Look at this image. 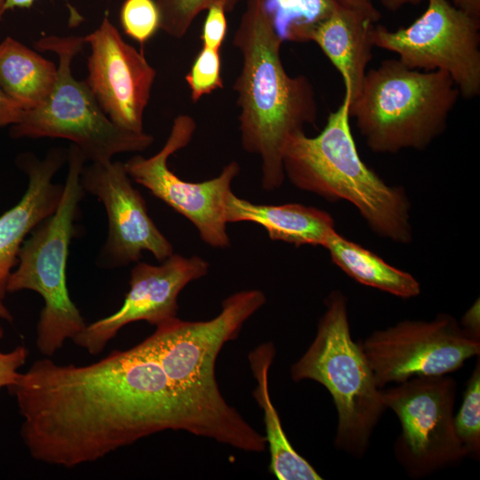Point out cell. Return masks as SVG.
Instances as JSON below:
<instances>
[{"instance_id":"cell-1","label":"cell","mask_w":480,"mask_h":480,"mask_svg":"<svg viewBox=\"0 0 480 480\" xmlns=\"http://www.w3.org/2000/svg\"><path fill=\"white\" fill-rule=\"evenodd\" d=\"M9 391L30 456L66 468L164 430L229 445L231 435L183 395L138 344L86 365L36 360Z\"/></svg>"},{"instance_id":"cell-2","label":"cell","mask_w":480,"mask_h":480,"mask_svg":"<svg viewBox=\"0 0 480 480\" xmlns=\"http://www.w3.org/2000/svg\"><path fill=\"white\" fill-rule=\"evenodd\" d=\"M232 44L242 56L234 83L242 148L260 160L261 186L278 189L285 180L283 154L289 140L315 124V90L305 76H290L281 59L284 43L261 0H246Z\"/></svg>"},{"instance_id":"cell-3","label":"cell","mask_w":480,"mask_h":480,"mask_svg":"<svg viewBox=\"0 0 480 480\" xmlns=\"http://www.w3.org/2000/svg\"><path fill=\"white\" fill-rule=\"evenodd\" d=\"M350 98L331 112L315 137L292 136L283 154L285 179L325 200L347 201L370 229L397 244L412 241L411 204L402 187L387 184L361 159L349 124Z\"/></svg>"},{"instance_id":"cell-4","label":"cell","mask_w":480,"mask_h":480,"mask_svg":"<svg viewBox=\"0 0 480 480\" xmlns=\"http://www.w3.org/2000/svg\"><path fill=\"white\" fill-rule=\"evenodd\" d=\"M460 96L444 71L412 69L386 60L366 72L349 116L375 153L421 150L443 133Z\"/></svg>"},{"instance_id":"cell-5","label":"cell","mask_w":480,"mask_h":480,"mask_svg":"<svg viewBox=\"0 0 480 480\" xmlns=\"http://www.w3.org/2000/svg\"><path fill=\"white\" fill-rule=\"evenodd\" d=\"M265 302L260 290L237 292L222 301L215 317L196 322L177 317L156 327L138 343L183 395L247 442H256L260 433L226 402L215 378V363L223 346L238 336L244 324Z\"/></svg>"},{"instance_id":"cell-6","label":"cell","mask_w":480,"mask_h":480,"mask_svg":"<svg viewBox=\"0 0 480 480\" xmlns=\"http://www.w3.org/2000/svg\"><path fill=\"white\" fill-rule=\"evenodd\" d=\"M324 304L315 339L290 375L296 382L316 381L329 391L338 414L335 447L360 459L387 409L365 355L352 339L348 298L334 290Z\"/></svg>"},{"instance_id":"cell-7","label":"cell","mask_w":480,"mask_h":480,"mask_svg":"<svg viewBox=\"0 0 480 480\" xmlns=\"http://www.w3.org/2000/svg\"><path fill=\"white\" fill-rule=\"evenodd\" d=\"M68 171L63 194L56 211L29 233L18 254V268L12 271L7 292L30 290L37 292L44 305L36 325V348L52 357L86 326L71 300L66 278L68 248L75 235L78 204L84 196L80 183L86 158L71 144L68 149Z\"/></svg>"},{"instance_id":"cell-8","label":"cell","mask_w":480,"mask_h":480,"mask_svg":"<svg viewBox=\"0 0 480 480\" xmlns=\"http://www.w3.org/2000/svg\"><path fill=\"white\" fill-rule=\"evenodd\" d=\"M84 44V37L74 36H47L36 42V49L58 56L56 82L42 104L23 110L20 120L12 125L10 136L66 139L86 161L97 164L108 163L119 153L144 151L154 137L116 124L103 112L86 81L73 76L71 62Z\"/></svg>"},{"instance_id":"cell-9","label":"cell","mask_w":480,"mask_h":480,"mask_svg":"<svg viewBox=\"0 0 480 480\" xmlns=\"http://www.w3.org/2000/svg\"><path fill=\"white\" fill-rule=\"evenodd\" d=\"M380 393L386 409L401 423L394 453L411 478L428 476L466 458L453 424L457 382L452 377H413Z\"/></svg>"},{"instance_id":"cell-10","label":"cell","mask_w":480,"mask_h":480,"mask_svg":"<svg viewBox=\"0 0 480 480\" xmlns=\"http://www.w3.org/2000/svg\"><path fill=\"white\" fill-rule=\"evenodd\" d=\"M373 41L410 68L447 73L463 98L480 94V21L450 0H428L425 12L406 28L375 25Z\"/></svg>"},{"instance_id":"cell-11","label":"cell","mask_w":480,"mask_h":480,"mask_svg":"<svg viewBox=\"0 0 480 480\" xmlns=\"http://www.w3.org/2000/svg\"><path fill=\"white\" fill-rule=\"evenodd\" d=\"M358 342L379 388L413 377L449 374L480 355V341L446 313L430 321L403 320Z\"/></svg>"},{"instance_id":"cell-12","label":"cell","mask_w":480,"mask_h":480,"mask_svg":"<svg viewBox=\"0 0 480 480\" xmlns=\"http://www.w3.org/2000/svg\"><path fill=\"white\" fill-rule=\"evenodd\" d=\"M196 128L192 116H176L164 145L156 154L150 157L133 156L124 163V167L131 179L188 219L204 243L214 248H228L230 238L226 203L232 181L240 172L237 162L231 161L218 176L202 182L181 180L168 166L169 157L188 145Z\"/></svg>"},{"instance_id":"cell-13","label":"cell","mask_w":480,"mask_h":480,"mask_svg":"<svg viewBox=\"0 0 480 480\" xmlns=\"http://www.w3.org/2000/svg\"><path fill=\"white\" fill-rule=\"evenodd\" d=\"M80 183L103 204L108 215V237L98 260L101 267L114 268L138 262L143 251L161 262L173 253L172 244L149 217L146 202L132 186L124 163L84 165Z\"/></svg>"},{"instance_id":"cell-14","label":"cell","mask_w":480,"mask_h":480,"mask_svg":"<svg viewBox=\"0 0 480 480\" xmlns=\"http://www.w3.org/2000/svg\"><path fill=\"white\" fill-rule=\"evenodd\" d=\"M84 41L91 48L85 81L103 112L124 129L144 132L156 69L142 52L123 39L107 15Z\"/></svg>"},{"instance_id":"cell-15","label":"cell","mask_w":480,"mask_h":480,"mask_svg":"<svg viewBox=\"0 0 480 480\" xmlns=\"http://www.w3.org/2000/svg\"><path fill=\"white\" fill-rule=\"evenodd\" d=\"M208 270L209 263L196 255L187 258L172 253L158 266L138 262L131 270L130 289L121 308L86 324L72 341L98 355L128 324L146 321L157 327L177 318L179 294Z\"/></svg>"},{"instance_id":"cell-16","label":"cell","mask_w":480,"mask_h":480,"mask_svg":"<svg viewBox=\"0 0 480 480\" xmlns=\"http://www.w3.org/2000/svg\"><path fill=\"white\" fill-rule=\"evenodd\" d=\"M67 158L68 149L60 148H52L43 159L28 152L17 158L28 185L21 199L0 216V300L7 293V282L25 237L59 205L64 185L53 183L52 179Z\"/></svg>"},{"instance_id":"cell-17","label":"cell","mask_w":480,"mask_h":480,"mask_svg":"<svg viewBox=\"0 0 480 480\" xmlns=\"http://www.w3.org/2000/svg\"><path fill=\"white\" fill-rule=\"evenodd\" d=\"M375 23L363 12L337 3L300 38L317 44L339 71L350 102L358 95L372 60Z\"/></svg>"},{"instance_id":"cell-18","label":"cell","mask_w":480,"mask_h":480,"mask_svg":"<svg viewBox=\"0 0 480 480\" xmlns=\"http://www.w3.org/2000/svg\"><path fill=\"white\" fill-rule=\"evenodd\" d=\"M226 220L249 221L263 227L269 238L297 247L324 246L335 229L333 218L326 211L300 204H259L237 197L232 191L226 203Z\"/></svg>"},{"instance_id":"cell-19","label":"cell","mask_w":480,"mask_h":480,"mask_svg":"<svg viewBox=\"0 0 480 480\" xmlns=\"http://www.w3.org/2000/svg\"><path fill=\"white\" fill-rule=\"evenodd\" d=\"M276 356L272 342L252 349L248 360L256 388L252 395L263 412L266 442L270 454L269 471L279 480H321L314 467L292 447L287 438L268 388V372Z\"/></svg>"},{"instance_id":"cell-20","label":"cell","mask_w":480,"mask_h":480,"mask_svg":"<svg viewBox=\"0 0 480 480\" xmlns=\"http://www.w3.org/2000/svg\"><path fill=\"white\" fill-rule=\"evenodd\" d=\"M57 67L12 37L0 43V86L23 110L42 104L52 92Z\"/></svg>"},{"instance_id":"cell-21","label":"cell","mask_w":480,"mask_h":480,"mask_svg":"<svg viewBox=\"0 0 480 480\" xmlns=\"http://www.w3.org/2000/svg\"><path fill=\"white\" fill-rule=\"evenodd\" d=\"M332 262L357 283L402 299L420 293L419 281L410 273L391 266L376 253L333 230L324 246Z\"/></svg>"},{"instance_id":"cell-22","label":"cell","mask_w":480,"mask_h":480,"mask_svg":"<svg viewBox=\"0 0 480 480\" xmlns=\"http://www.w3.org/2000/svg\"><path fill=\"white\" fill-rule=\"evenodd\" d=\"M261 2L283 42H300L304 31L340 3L338 0H261Z\"/></svg>"},{"instance_id":"cell-23","label":"cell","mask_w":480,"mask_h":480,"mask_svg":"<svg viewBox=\"0 0 480 480\" xmlns=\"http://www.w3.org/2000/svg\"><path fill=\"white\" fill-rule=\"evenodd\" d=\"M466 383L462 404L454 413L456 436L466 457L478 460L480 456V359Z\"/></svg>"},{"instance_id":"cell-24","label":"cell","mask_w":480,"mask_h":480,"mask_svg":"<svg viewBox=\"0 0 480 480\" xmlns=\"http://www.w3.org/2000/svg\"><path fill=\"white\" fill-rule=\"evenodd\" d=\"M246 0H156L160 14V29L176 39L182 38L196 18L213 4H221L227 12Z\"/></svg>"},{"instance_id":"cell-25","label":"cell","mask_w":480,"mask_h":480,"mask_svg":"<svg viewBox=\"0 0 480 480\" xmlns=\"http://www.w3.org/2000/svg\"><path fill=\"white\" fill-rule=\"evenodd\" d=\"M185 79L193 102L198 101L216 90L222 89L220 50L202 47Z\"/></svg>"},{"instance_id":"cell-26","label":"cell","mask_w":480,"mask_h":480,"mask_svg":"<svg viewBox=\"0 0 480 480\" xmlns=\"http://www.w3.org/2000/svg\"><path fill=\"white\" fill-rule=\"evenodd\" d=\"M120 20L124 33L141 44L160 28V14L154 0H125Z\"/></svg>"},{"instance_id":"cell-27","label":"cell","mask_w":480,"mask_h":480,"mask_svg":"<svg viewBox=\"0 0 480 480\" xmlns=\"http://www.w3.org/2000/svg\"><path fill=\"white\" fill-rule=\"evenodd\" d=\"M206 11L201 34L203 47L220 50L228 32L226 9L221 4H213Z\"/></svg>"},{"instance_id":"cell-28","label":"cell","mask_w":480,"mask_h":480,"mask_svg":"<svg viewBox=\"0 0 480 480\" xmlns=\"http://www.w3.org/2000/svg\"><path fill=\"white\" fill-rule=\"evenodd\" d=\"M4 337V329L0 324V340ZM28 349L23 346L16 347L10 352L0 350V388L12 387L20 375L19 369L26 363Z\"/></svg>"},{"instance_id":"cell-29","label":"cell","mask_w":480,"mask_h":480,"mask_svg":"<svg viewBox=\"0 0 480 480\" xmlns=\"http://www.w3.org/2000/svg\"><path fill=\"white\" fill-rule=\"evenodd\" d=\"M23 109L0 86V128L17 124Z\"/></svg>"},{"instance_id":"cell-30","label":"cell","mask_w":480,"mask_h":480,"mask_svg":"<svg viewBox=\"0 0 480 480\" xmlns=\"http://www.w3.org/2000/svg\"><path fill=\"white\" fill-rule=\"evenodd\" d=\"M460 325L468 337L480 341L479 300L465 313Z\"/></svg>"},{"instance_id":"cell-31","label":"cell","mask_w":480,"mask_h":480,"mask_svg":"<svg viewBox=\"0 0 480 480\" xmlns=\"http://www.w3.org/2000/svg\"><path fill=\"white\" fill-rule=\"evenodd\" d=\"M340 4L356 9L364 14L367 15L374 22H377L380 17L379 11L376 9L371 0H338Z\"/></svg>"},{"instance_id":"cell-32","label":"cell","mask_w":480,"mask_h":480,"mask_svg":"<svg viewBox=\"0 0 480 480\" xmlns=\"http://www.w3.org/2000/svg\"><path fill=\"white\" fill-rule=\"evenodd\" d=\"M474 19L480 21V0H450Z\"/></svg>"},{"instance_id":"cell-33","label":"cell","mask_w":480,"mask_h":480,"mask_svg":"<svg viewBox=\"0 0 480 480\" xmlns=\"http://www.w3.org/2000/svg\"><path fill=\"white\" fill-rule=\"evenodd\" d=\"M383 7L388 11H396L407 4H416L424 0H379Z\"/></svg>"},{"instance_id":"cell-34","label":"cell","mask_w":480,"mask_h":480,"mask_svg":"<svg viewBox=\"0 0 480 480\" xmlns=\"http://www.w3.org/2000/svg\"><path fill=\"white\" fill-rule=\"evenodd\" d=\"M36 0H6V11L15 8H29Z\"/></svg>"},{"instance_id":"cell-35","label":"cell","mask_w":480,"mask_h":480,"mask_svg":"<svg viewBox=\"0 0 480 480\" xmlns=\"http://www.w3.org/2000/svg\"><path fill=\"white\" fill-rule=\"evenodd\" d=\"M0 318L4 319L6 321H12V316L11 312L8 310V308L4 305L2 300H0Z\"/></svg>"},{"instance_id":"cell-36","label":"cell","mask_w":480,"mask_h":480,"mask_svg":"<svg viewBox=\"0 0 480 480\" xmlns=\"http://www.w3.org/2000/svg\"><path fill=\"white\" fill-rule=\"evenodd\" d=\"M6 11V0H0V21Z\"/></svg>"}]
</instances>
